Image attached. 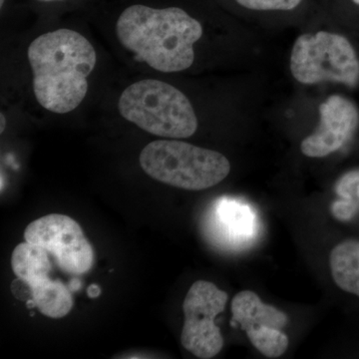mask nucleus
<instances>
[{"label": "nucleus", "instance_id": "f257e3e1", "mask_svg": "<svg viewBox=\"0 0 359 359\" xmlns=\"http://www.w3.org/2000/svg\"><path fill=\"white\" fill-rule=\"evenodd\" d=\"M118 41L137 62L161 73L189 69L204 28L184 7L165 0H125L117 11Z\"/></svg>", "mask_w": 359, "mask_h": 359}, {"label": "nucleus", "instance_id": "f03ea898", "mask_svg": "<svg viewBox=\"0 0 359 359\" xmlns=\"http://www.w3.org/2000/svg\"><path fill=\"white\" fill-rule=\"evenodd\" d=\"M33 94L43 109L68 114L77 109L89 90L97 53L86 37L71 28L42 33L27 48Z\"/></svg>", "mask_w": 359, "mask_h": 359}, {"label": "nucleus", "instance_id": "7ed1b4c3", "mask_svg": "<svg viewBox=\"0 0 359 359\" xmlns=\"http://www.w3.org/2000/svg\"><path fill=\"white\" fill-rule=\"evenodd\" d=\"M118 111L127 121L161 138L186 139L198 129L197 115L188 97L162 80L130 84L119 97Z\"/></svg>", "mask_w": 359, "mask_h": 359}, {"label": "nucleus", "instance_id": "20e7f679", "mask_svg": "<svg viewBox=\"0 0 359 359\" xmlns=\"http://www.w3.org/2000/svg\"><path fill=\"white\" fill-rule=\"evenodd\" d=\"M139 162L151 178L187 191L217 186L231 171L230 162L221 153L180 139L151 142L141 151Z\"/></svg>", "mask_w": 359, "mask_h": 359}, {"label": "nucleus", "instance_id": "39448f33", "mask_svg": "<svg viewBox=\"0 0 359 359\" xmlns=\"http://www.w3.org/2000/svg\"><path fill=\"white\" fill-rule=\"evenodd\" d=\"M290 71L302 84L334 81L354 87L359 80V60L346 37L318 32L301 35L295 40Z\"/></svg>", "mask_w": 359, "mask_h": 359}, {"label": "nucleus", "instance_id": "423d86ee", "mask_svg": "<svg viewBox=\"0 0 359 359\" xmlns=\"http://www.w3.org/2000/svg\"><path fill=\"white\" fill-rule=\"evenodd\" d=\"M228 294L207 280H198L187 292L183 302L185 323L182 330V346L196 358L210 359L224 346L221 330L215 318L223 313Z\"/></svg>", "mask_w": 359, "mask_h": 359}, {"label": "nucleus", "instance_id": "0eeeda50", "mask_svg": "<svg viewBox=\"0 0 359 359\" xmlns=\"http://www.w3.org/2000/svg\"><path fill=\"white\" fill-rule=\"evenodd\" d=\"M25 242L43 247L61 271L72 276L88 273L94 263V250L81 226L65 215L51 214L28 224Z\"/></svg>", "mask_w": 359, "mask_h": 359}, {"label": "nucleus", "instance_id": "6e6552de", "mask_svg": "<svg viewBox=\"0 0 359 359\" xmlns=\"http://www.w3.org/2000/svg\"><path fill=\"white\" fill-rule=\"evenodd\" d=\"M231 325L245 330L250 344L269 358H280L289 346V337L282 330L287 325V314L264 304L256 292L243 290L231 302Z\"/></svg>", "mask_w": 359, "mask_h": 359}, {"label": "nucleus", "instance_id": "1a4fd4ad", "mask_svg": "<svg viewBox=\"0 0 359 359\" xmlns=\"http://www.w3.org/2000/svg\"><path fill=\"white\" fill-rule=\"evenodd\" d=\"M320 126L301 144L302 154L311 158L339 151L353 138L359 125L358 108L344 96H330L320 106Z\"/></svg>", "mask_w": 359, "mask_h": 359}, {"label": "nucleus", "instance_id": "9d476101", "mask_svg": "<svg viewBox=\"0 0 359 359\" xmlns=\"http://www.w3.org/2000/svg\"><path fill=\"white\" fill-rule=\"evenodd\" d=\"M210 226L215 238L226 249L245 250L259 238L261 224L248 203L231 198L219 199L214 205Z\"/></svg>", "mask_w": 359, "mask_h": 359}, {"label": "nucleus", "instance_id": "9b49d317", "mask_svg": "<svg viewBox=\"0 0 359 359\" xmlns=\"http://www.w3.org/2000/svg\"><path fill=\"white\" fill-rule=\"evenodd\" d=\"M49 252L39 245L21 243L14 249L11 266L14 275L32 289L49 278L52 264Z\"/></svg>", "mask_w": 359, "mask_h": 359}, {"label": "nucleus", "instance_id": "f8f14e48", "mask_svg": "<svg viewBox=\"0 0 359 359\" xmlns=\"http://www.w3.org/2000/svg\"><path fill=\"white\" fill-rule=\"evenodd\" d=\"M330 264L337 287L359 297V241H344L334 247Z\"/></svg>", "mask_w": 359, "mask_h": 359}, {"label": "nucleus", "instance_id": "ddd939ff", "mask_svg": "<svg viewBox=\"0 0 359 359\" xmlns=\"http://www.w3.org/2000/svg\"><path fill=\"white\" fill-rule=\"evenodd\" d=\"M68 285L50 278L30 289L35 306L47 318H65L73 308V297Z\"/></svg>", "mask_w": 359, "mask_h": 359}, {"label": "nucleus", "instance_id": "4468645a", "mask_svg": "<svg viewBox=\"0 0 359 359\" xmlns=\"http://www.w3.org/2000/svg\"><path fill=\"white\" fill-rule=\"evenodd\" d=\"M339 199L332 204V214L339 221H351L359 212V169L342 175L334 187Z\"/></svg>", "mask_w": 359, "mask_h": 359}, {"label": "nucleus", "instance_id": "2eb2a0df", "mask_svg": "<svg viewBox=\"0 0 359 359\" xmlns=\"http://www.w3.org/2000/svg\"><path fill=\"white\" fill-rule=\"evenodd\" d=\"M238 6L248 11H292L299 8L304 0H233Z\"/></svg>", "mask_w": 359, "mask_h": 359}, {"label": "nucleus", "instance_id": "dca6fc26", "mask_svg": "<svg viewBox=\"0 0 359 359\" xmlns=\"http://www.w3.org/2000/svg\"><path fill=\"white\" fill-rule=\"evenodd\" d=\"M33 4L44 6H61L72 4L75 0H32ZM77 1V0H76Z\"/></svg>", "mask_w": 359, "mask_h": 359}, {"label": "nucleus", "instance_id": "f3484780", "mask_svg": "<svg viewBox=\"0 0 359 359\" xmlns=\"http://www.w3.org/2000/svg\"><path fill=\"white\" fill-rule=\"evenodd\" d=\"M101 294V287H99L96 283H93V285H90L88 289H87V295L90 297V299H96L99 295Z\"/></svg>", "mask_w": 359, "mask_h": 359}, {"label": "nucleus", "instance_id": "a211bd4d", "mask_svg": "<svg viewBox=\"0 0 359 359\" xmlns=\"http://www.w3.org/2000/svg\"><path fill=\"white\" fill-rule=\"evenodd\" d=\"M80 287H81V282H80V280L76 278H73V280H71L69 285H68V287H69L71 292H74V290H79Z\"/></svg>", "mask_w": 359, "mask_h": 359}, {"label": "nucleus", "instance_id": "6ab92c4d", "mask_svg": "<svg viewBox=\"0 0 359 359\" xmlns=\"http://www.w3.org/2000/svg\"><path fill=\"white\" fill-rule=\"evenodd\" d=\"M0 125H1L0 126V133L2 134L6 128V118L4 113H1V115H0Z\"/></svg>", "mask_w": 359, "mask_h": 359}, {"label": "nucleus", "instance_id": "aec40b11", "mask_svg": "<svg viewBox=\"0 0 359 359\" xmlns=\"http://www.w3.org/2000/svg\"><path fill=\"white\" fill-rule=\"evenodd\" d=\"M351 1L359 6V0H351Z\"/></svg>", "mask_w": 359, "mask_h": 359}]
</instances>
